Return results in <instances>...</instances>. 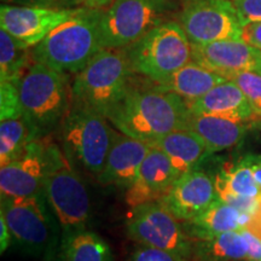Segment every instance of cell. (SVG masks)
<instances>
[{
    "label": "cell",
    "instance_id": "obj_1",
    "mask_svg": "<svg viewBox=\"0 0 261 261\" xmlns=\"http://www.w3.org/2000/svg\"><path fill=\"white\" fill-rule=\"evenodd\" d=\"M189 116V103L177 93L160 90L155 85L140 89L130 84L107 119L120 132L152 144L173 130L187 128Z\"/></svg>",
    "mask_w": 261,
    "mask_h": 261
},
{
    "label": "cell",
    "instance_id": "obj_2",
    "mask_svg": "<svg viewBox=\"0 0 261 261\" xmlns=\"http://www.w3.org/2000/svg\"><path fill=\"white\" fill-rule=\"evenodd\" d=\"M103 11L81 6L33 47V60L61 73H79L103 48Z\"/></svg>",
    "mask_w": 261,
    "mask_h": 261
},
{
    "label": "cell",
    "instance_id": "obj_3",
    "mask_svg": "<svg viewBox=\"0 0 261 261\" xmlns=\"http://www.w3.org/2000/svg\"><path fill=\"white\" fill-rule=\"evenodd\" d=\"M18 93L25 117L40 137L61 127L73 107L68 74L33 61L18 80Z\"/></svg>",
    "mask_w": 261,
    "mask_h": 261
},
{
    "label": "cell",
    "instance_id": "obj_4",
    "mask_svg": "<svg viewBox=\"0 0 261 261\" xmlns=\"http://www.w3.org/2000/svg\"><path fill=\"white\" fill-rule=\"evenodd\" d=\"M132 74L125 48H102L75 74L73 103L107 117L125 97Z\"/></svg>",
    "mask_w": 261,
    "mask_h": 261
},
{
    "label": "cell",
    "instance_id": "obj_5",
    "mask_svg": "<svg viewBox=\"0 0 261 261\" xmlns=\"http://www.w3.org/2000/svg\"><path fill=\"white\" fill-rule=\"evenodd\" d=\"M133 73L152 83L167 79L192 61V46L179 22L167 21L126 48Z\"/></svg>",
    "mask_w": 261,
    "mask_h": 261
},
{
    "label": "cell",
    "instance_id": "obj_6",
    "mask_svg": "<svg viewBox=\"0 0 261 261\" xmlns=\"http://www.w3.org/2000/svg\"><path fill=\"white\" fill-rule=\"evenodd\" d=\"M42 192L63 233L86 228L91 205L89 192L69 156L52 142Z\"/></svg>",
    "mask_w": 261,
    "mask_h": 261
},
{
    "label": "cell",
    "instance_id": "obj_7",
    "mask_svg": "<svg viewBox=\"0 0 261 261\" xmlns=\"http://www.w3.org/2000/svg\"><path fill=\"white\" fill-rule=\"evenodd\" d=\"M44 195L2 197L0 214L5 218L12 240L25 255L51 260L58 248V232Z\"/></svg>",
    "mask_w": 261,
    "mask_h": 261
},
{
    "label": "cell",
    "instance_id": "obj_8",
    "mask_svg": "<svg viewBox=\"0 0 261 261\" xmlns=\"http://www.w3.org/2000/svg\"><path fill=\"white\" fill-rule=\"evenodd\" d=\"M174 0H114L103 11V48H126L158 25L171 21Z\"/></svg>",
    "mask_w": 261,
    "mask_h": 261
},
{
    "label": "cell",
    "instance_id": "obj_9",
    "mask_svg": "<svg viewBox=\"0 0 261 261\" xmlns=\"http://www.w3.org/2000/svg\"><path fill=\"white\" fill-rule=\"evenodd\" d=\"M106 116L73 103L61 125L64 152L91 173L98 174L106 165L114 128Z\"/></svg>",
    "mask_w": 261,
    "mask_h": 261
},
{
    "label": "cell",
    "instance_id": "obj_10",
    "mask_svg": "<svg viewBox=\"0 0 261 261\" xmlns=\"http://www.w3.org/2000/svg\"><path fill=\"white\" fill-rule=\"evenodd\" d=\"M126 230L142 246L165 250L180 261L192 259L194 241L161 200L130 208Z\"/></svg>",
    "mask_w": 261,
    "mask_h": 261
},
{
    "label": "cell",
    "instance_id": "obj_11",
    "mask_svg": "<svg viewBox=\"0 0 261 261\" xmlns=\"http://www.w3.org/2000/svg\"><path fill=\"white\" fill-rule=\"evenodd\" d=\"M179 23L194 45L242 38L243 19L231 0H180Z\"/></svg>",
    "mask_w": 261,
    "mask_h": 261
},
{
    "label": "cell",
    "instance_id": "obj_12",
    "mask_svg": "<svg viewBox=\"0 0 261 261\" xmlns=\"http://www.w3.org/2000/svg\"><path fill=\"white\" fill-rule=\"evenodd\" d=\"M51 142L37 138L23 152L0 168L2 197H32L44 195V180L50 162Z\"/></svg>",
    "mask_w": 261,
    "mask_h": 261
},
{
    "label": "cell",
    "instance_id": "obj_13",
    "mask_svg": "<svg viewBox=\"0 0 261 261\" xmlns=\"http://www.w3.org/2000/svg\"><path fill=\"white\" fill-rule=\"evenodd\" d=\"M77 9L55 10L2 4L0 28L27 47H34L55 28L69 19Z\"/></svg>",
    "mask_w": 261,
    "mask_h": 261
},
{
    "label": "cell",
    "instance_id": "obj_14",
    "mask_svg": "<svg viewBox=\"0 0 261 261\" xmlns=\"http://www.w3.org/2000/svg\"><path fill=\"white\" fill-rule=\"evenodd\" d=\"M192 46V61L230 80L242 71L261 73V48L243 41L228 39Z\"/></svg>",
    "mask_w": 261,
    "mask_h": 261
},
{
    "label": "cell",
    "instance_id": "obj_15",
    "mask_svg": "<svg viewBox=\"0 0 261 261\" xmlns=\"http://www.w3.org/2000/svg\"><path fill=\"white\" fill-rule=\"evenodd\" d=\"M178 178V173L167 155L151 145V149L140 165L136 179L127 188L126 203L130 208H135L140 204L162 200Z\"/></svg>",
    "mask_w": 261,
    "mask_h": 261
},
{
    "label": "cell",
    "instance_id": "obj_16",
    "mask_svg": "<svg viewBox=\"0 0 261 261\" xmlns=\"http://www.w3.org/2000/svg\"><path fill=\"white\" fill-rule=\"evenodd\" d=\"M151 144L120 130L114 129L112 145L106 165L97 174L98 181L106 187L128 188L138 174L139 167L148 155Z\"/></svg>",
    "mask_w": 261,
    "mask_h": 261
},
{
    "label": "cell",
    "instance_id": "obj_17",
    "mask_svg": "<svg viewBox=\"0 0 261 261\" xmlns=\"http://www.w3.org/2000/svg\"><path fill=\"white\" fill-rule=\"evenodd\" d=\"M217 200L214 179L207 173L195 169L179 177L161 201L179 221H188Z\"/></svg>",
    "mask_w": 261,
    "mask_h": 261
},
{
    "label": "cell",
    "instance_id": "obj_18",
    "mask_svg": "<svg viewBox=\"0 0 261 261\" xmlns=\"http://www.w3.org/2000/svg\"><path fill=\"white\" fill-rule=\"evenodd\" d=\"M189 107L192 114L219 116L242 122L256 117L242 90L232 80L217 85Z\"/></svg>",
    "mask_w": 261,
    "mask_h": 261
},
{
    "label": "cell",
    "instance_id": "obj_19",
    "mask_svg": "<svg viewBox=\"0 0 261 261\" xmlns=\"http://www.w3.org/2000/svg\"><path fill=\"white\" fill-rule=\"evenodd\" d=\"M250 220V215L218 198L197 217L182 221V228L192 241H205L227 231L248 227Z\"/></svg>",
    "mask_w": 261,
    "mask_h": 261
},
{
    "label": "cell",
    "instance_id": "obj_20",
    "mask_svg": "<svg viewBox=\"0 0 261 261\" xmlns=\"http://www.w3.org/2000/svg\"><path fill=\"white\" fill-rule=\"evenodd\" d=\"M151 145L167 155L179 177L197 169L202 161L211 155L203 139L189 128L173 130Z\"/></svg>",
    "mask_w": 261,
    "mask_h": 261
},
{
    "label": "cell",
    "instance_id": "obj_21",
    "mask_svg": "<svg viewBox=\"0 0 261 261\" xmlns=\"http://www.w3.org/2000/svg\"><path fill=\"white\" fill-rule=\"evenodd\" d=\"M224 81L226 79L220 74L191 61L169 75L167 79L154 85L160 90L177 93L190 104Z\"/></svg>",
    "mask_w": 261,
    "mask_h": 261
},
{
    "label": "cell",
    "instance_id": "obj_22",
    "mask_svg": "<svg viewBox=\"0 0 261 261\" xmlns=\"http://www.w3.org/2000/svg\"><path fill=\"white\" fill-rule=\"evenodd\" d=\"M187 128L197 133L213 154L236 146L246 135L247 122L190 112Z\"/></svg>",
    "mask_w": 261,
    "mask_h": 261
},
{
    "label": "cell",
    "instance_id": "obj_23",
    "mask_svg": "<svg viewBox=\"0 0 261 261\" xmlns=\"http://www.w3.org/2000/svg\"><path fill=\"white\" fill-rule=\"evenodd\" d=\"M196 261H248V243L241 230L227 231L211 240L194 241Z\"/></svg>",
    "mask_w": 261,
    "mask_h": 261
},
{
    "label": "cell",
    "instance_id": "obj_24",
    "mask_svg": "<svg viewBox=\"0 0 261 261\" xmlns=\"http://www.w3.org/2000/svg\"><path fill=\"white\" fill-rule=\"evenodd\" d=\"M60 249L62 261H113L106 241L86 228L62 234Z\"/></svg>",
    "mask_w": 261,
    "mask_h": 261
},
{
    "label": "cell",
    "instance_id": "obj_25",
    "mask_svg": "<svg viewBox=\"0 0 261 261\" xmlns=\"http://www.w3.org/2000/svg\"><path fill=\"white\" fill-rule=\"evenodd\" d=\"M40 135L24 114L0 120V165L5 166L18 158Z\"/></svg>",
    "mask_w": 261,
    "mask_h": 261
},
{
    "label": "cell",
    "instance_id": "obj_26",
    "mask_svg": "<svg viewBox=\"0 0 261 261\" xmlns=\"http://www.w3.org/2000/svg\"><path fill=\"white\" fill-rule=\"evenodd\" d=\"M218 197L225 194L260 197L253 173V156H247L242 161L226 166L214 179Z\"/></svg>",
    "mask_w": 261,
    "mask_h": 261
},
{
    "label": "cell",
    "instance_id": "obj_27",
    "mask_svg": "<svg viewBox=\"0 0 261 261\" xmlns=\"http://www.w3.org/2000/svg\"><path fill=\"white\" fill-rule=\"evenodd\" d=\"M0 28V83L18 81L32 63V51Z\"/></svg>",
    "mask_w": 261,
    "mask_h": 261
},
{
    "label": "cell",
    "instance_id": "obj_28",
    "mask_svg": "<svg viewBox=\"0 0 261 261\" xmlns=\"http://www.w3.org/2000/svg\"><path fill=\"white\" fill-rule=\"evenodd\" d=\"M230 80L238 85L256 116H261V73L242 71L234 74Z\"/></svg>",
    "mask_w": 261,
    "mask_h": 261
},
{
    "label": "cell",
    "instance_id": "obj_29",
    "mask_svg": "<svg viewBox=\"0 0 261 261\" xmlns=\"http://www.w3.org/2000/svg\"><path fill=\"white\" fill-rule=\"evenodd\" d=\"M23 114L18 93V81L0 83V120L16 117Z\"/></svg>",
    "mask_w": 261,
    "mask_h": 261
},
{
    "label": "cell",
    "instance_id": "obj_30",
    "mask_svg": "<svg viewBox=\"0 0 261 261\" xmlns=\"http://www.w3.org/2000/svg\"><path fill=\"white\" fill-rule=\"evenodd\" d=\"M3 4L34 6V8H46L55 10H73L81 8V0H2Z\"/></svg>",
    "mask_w": 261,
    "mask_h": 261
},
{
    "label": "cell",
    "instance_id": "obj_31",
    "mask_svg": "<svg viewBox=\"0 0 261 261\" xmlns=\"http://www.w3.org/2000/svg\"><path fill=\"white\" fill-rule=\"evenodd\" d=\"M129 261H180L178 260L171 253L165 252V250L158 249L148 246H142L137 248L132 255L129 257Z\"/></svg>",
    "mask_w": 261,
    "mask_h": 261
},
{
    "label": "cell",
    "instance_id": "obj_32",
    "mask_svg": "<svg viewBox=\"0 0 261 261\" xmlns=\"http://www.w3.org/2000/svg\"><path fill=\"white\" fill-rule=\"evenodd\" d=\"M240 12L244 23L261 21V0H231Z\"/></svg>",
    "mask_w": 261,
    "mask_h": 261
},
{
    "label": "cell",
    "instance_id": "obj_33",
    "mask_svg": "<svg viewBox=\"0 0 261 261\" xmlns=\"http://www.w3.org/2000/svg\"><path fill=\"white\" fill-rule=\"evenodd\" d=\"M241 39L253 46L261 48V21H252L244 23Z\"/></svg>",
    "mask_w": 261,
    "mask_h": 261
},
{
    "label": "cell",
    "instance_id": "obj_34",
    "mask_svg": "<svg viewBox=\"0 0 261 261\" xmlns=\"http://www.w3.org/2000/svg\"><path fill=\"white\" fill-rule=\"evenodd\" d=\"M248 243V261H261V238L250 228H242Z\"/></svg>",
    "mask_w": 261,
    "mask_h": 261
},
{
    "label": "cell",
    "instance_id": "obj_35",
    "mask_svg": "<svg viewBox=\"0 0 261 261\" xmlns=\"http://www.w3.org/2000/svg\"><path fill=\"white\" fill-rule=\"evenodd\" d=\"M11 231H10L9 225L6 223L5 218L0 214V252L5 253V250L8 249L11 244Z\"/></svg>",
    "mask_w": 261,
    "mask_h": 261
},
{
    "label": "cell",
    "instance_id": "obj_36",
    "mask_svg": "<svg viewBox=\"0 0 261 261\" xmlns=\"http://www.w3.org/2000/svg\"><path fill=\"white\" fill-rule=\"evenodd\" d=\"M248 228H250L253 232H255L261 238V204L256 213L252 217V220L248 225Z\"/></svg>",
    "mask_w": 261,
    "mask_h": 261
},
{
    "label": "cell",
    "instance_id": "obj_37",
    "mask_svg": "<svg viewBox=\"0 0 261 261\" xmlns=\"http://www.w3.org/2000/svg\"><path fill=\"white\" fill-rule=\"evenodd\" d=\"M114 0H81L84 6L93 9H103L107 5H110Z\"/></svg>",
    "mask_w": 261,
    "mask_h": 261
}]
</instances>
